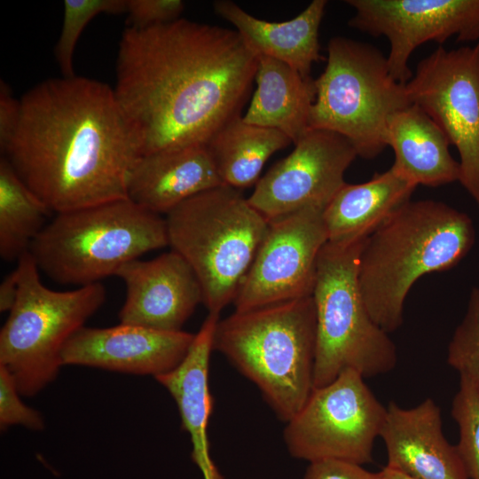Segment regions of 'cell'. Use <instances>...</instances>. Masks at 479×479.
Segmentation results:
<instances>
[{"mask_svg": "<svg viewBox=\"0 0 479 479\" xmlns=\"http://www.w3.org/2000/svg\"><path fill=\"white\" fill-rule=\"evenodd\" d=\"M412 104L443 130L459 156V182L479 208V41L438 47L405 83Z\"/></svg>", "mask_w": 479, "mask_h": 479, "instance_id": "obj_11", "label": "cell"}, {"mask_svg": "<svg viewBox=\"0 0 479 479\" xmlns=\"http://www.w3.org/2000/svg\"><path fill=\"white\" fill-rule=\"evenodd\" d=\"M386 409L380 437L387 467L414 479H469L456 445L444 436L441 409L433 399L409 409L390 402Z\"/></svg>", "mask_w": 479, "mask_h": 479, "instance_id": "obj_17", "label": "cell"}, {"mask_svg": "<svg viewBox=\"0 0 479 479\" xmlns=\"http://www.w3.org/2000/svg\"><path fill=\"white\" fill-rule=\"evenodd\" d=\"M257 56L236 30L180 18L128 27L119 43L116 99L141 155L206 145L241 116Z\"/></svg>", "mask_w": 479, "mask_h": 479, "instance_id": "obj_1", "label": "cell"}, {"mask_svg": "<svg viewBox=\"0 0 479 479\" xmlns=\"http://www.w3.org/2000/svg\"><path fill=\"white\" fill-rule=\"evenodd\" d=\"M364 379L347 369L330 383L313 389L302 408L286 422L283 437L292 457L310 463L372 462L387 409Z\"/></svg>", "mask_w": 479, "mask_h": 479, "instance_id": "obj_10", "label": "cell"}, {"mask_svg": "<svg viewBox=\"0 0 479 479\" xmlns=\"http://www.w3.org/2000/svg\"><path fill=\"white\" fill-rule=\"evenodd\" d=\"M167 246L165 218L122 199L56 214L28 252L56 283L82 287Z\"/></svg>", "mask_w": 479, "mask_h": 479, "instance_id": "obj_5", "label": "cell"}, {"mask_svg": "<svg viewBox=\"0 0 479 479\" xmlns=\"http://www.w3.org/2000/svg\"><path fill=\"white\" fill-rule=\"evenodd\" d=\"M326 4L313 0L299 15L282 22L258 19L229 0L216 1L213 5L257 57L281 61L310 77L312 65L321 59L318 31Z\"/></svg>", "mask_w": 479, "mask_h": 479, "instance_id": "obj_20", "label": "cell"}, {"mask_svg": "<svg viewBox=\"0 0 479 479\" xmlns=\"http://www.w3.org/2000/svg\"><path fill=\"white\" fill-rule=\"evenodd\" d=\"M447 363L479 386V287L471 290L465 316L449 342Z\"/></svg>", "mask_w": 479, "mask_h": 479, "instance_id": "obj_28", "label": "cell"}, {"mask_svg": "<svg viewBox=\"0 0 479 479\" xmlns=\"http://www.w3.org/2000/svg\"><path fill=\"white\" fill-rule=\"evenodd\" d=\"M303 479H382V473L368 471L349 461L324 459L310 462Z\"/></svg>", "mask_w": 479, "mask_h": 479, "instance_id": "obj_31", "label": "cell"}, {"mask_svg": "<svg viewBox=\"0 0 479 479\" xmlns=\"http://www.w3.org/2000/svg\"><path fill=\"white\" fill-rule=\"evenodd\" d=\"M51 211L27 186L9 161L0 160V255L19 260L46 225Z\"/></svg>", "mask_w": 479, "mask_h": 479, "instance_id": "obj_25", "label": "cell"}, {"mask_svg": "<svg viewBox=\"0 0 479 479\" xmlns=\"http://www.w3.org/2000/svg\"><path fill=\"white\" fill-rule=\"evenodd\" d=\"M386 142L395 155L392 168L414 185L437 187L459 181V164L451 155L448 138L419 106L412 104L391 116Z\"/></svg>", "mask_w": 479, "mask_h": 479, "instance_id": "obj_21", "label": "cell"}, {"mask_svg": "<svg viewBox=\"0 0 479 479\" xmlns=\"http://www.w3.org/2000/svg\"><path fill=\"white\" fill-rule=\"evenodd\" d=\"M194 334L120 324L108 328L82 327L67 342L61 364L158 375L176 368L187 354Z\"/></svg>", "mask_w": 479, "mask_h": 479, "instance_id": "obj_16", "label": "cell"}, {"mask_svg": "<svg viewBox=\"0 0 479 479\" xmlns=\"http://www.w3.org/2000/svg\"><path fill=\"white\" fill-rule=\"evenodd\" d=\"M314 84L310 129L342 136L365 160L388 146L389 119L412 105L405 84L393 77L387 58L374 46L346 37L330 39L325 70Z\"/></svg>", "mask_w": 479, "mask_h": 479, "instance_id": "obj_9", "label": "cell"}, {"mask_svg": "<svg viewBox=\"0 0 479 479\" xmlns=\"http://www.w3.org/2000/svg\"><path fill=\"white\" fill-rule=\"evenodd\" d=\"M365 240L327 241L319 254L312 293L314 388L347 369L368 378L390 372L397 363L395 343L373 320L359 290L357 266Z\"/></svg>", "mask_w": 479, "mask_h": 479, "instance_id": "obj_7", "label": "cell"}, {"mask_svg": "<svg viewBox=\"0 0 479 479\" xmlns=\"http://www.w3.org/2000/svg\"><path fill=\"white\" fill-rule=\"evenodd\" d=\"M323 211L307 208L269 222L233 301L235 311L312 295L319 254L328 241Z\"/></svg>", "mask_w": 479, "mask_h": 479, "instance_id": "obj_12", "label": "cell"}, {"mask_svg": "<svg viewBox=\"0 0 479 479\" xmlns=\"http://www.w3.org/2000/svg\"><path fill=\"white\" fill-rule=\"evenodd\" d=\"M127 0H65L64 19L55 57L62 76H74V55L86 26L98 15L126 12Z\"/></svg>", "mask_w": 479, "mask_h": 479, "instance_id": "obj_26", "label": "cell"}, {"mask_svg": "<svg viewBox=\"0 0 479 479\" xmlns=\"http://www.w3.org/2000/svg\"><path fill=\"white\" fill-rule=\"evenodd\" d=\"M20 100L16 129L1 153L51 212L128 199L141 149L114 88L62 76L38 83Z\"/></svg>", "mask_w": 479, "mask_h": 479, "instance_id": "obj_2", "label": "cell"}, {"mask_svg": "<svg viewBox=\"0 0 479 479\" xmlns=\"http://www.w3.org/2000/svg\"><path fill=\"white\" fill-rule=\"evenodd\" d=\"M184 9L181 0H127L128 27L146 28L170 23L180 19Z\"/></svg>", "mask_w": 479, "mask_h": 479, "instance_id": "obj_30", "label": "cell"}, {"mask_svg": "<svg viewBox=\"0 0 479 479\" xmlns=\"http://www.w3.org/2000/svg\"><path fill=\"white\" fill-rule=\"evenodd\" d=\"M382 479H414L397 469L385 467L382 470Z\"/></svg>", "mask_w": 479, "mask_h": 479, "instance_id": "obj_34", "label": "cell"}, {"mask_svg": "<svg viewBox=\"0 0 479 479\" xmlns=\"http://www.w3.org/2000/svg\"><path fill=\"white\" fill-rule=\"evenodd\" d=\"M475 241L470 216L434 200H408L365 240L357 282L376 325L389 334L404 321L407 294L418 279L458 265Z\"/></svg>", "mask_w": 479, "mask_h": 479, "instance_id": "obj_3", "label": "cell"}, {"mask_svg": "<svg viewBox=\"0 0 479 479\" xmlns=\"http://www.w3.org/2000/svg\"><path fill=\"white\" fill-rule=\"evenodd\" d=\"M126 286L121 324L164 332L181 331L200 302V284L188 263L170 250L155 258L134 260L116 273Z\"/></svg>", "mask_w": 479, "mask_h": 479, "instance_id": "obj_15", "label": "cell"}, {"mask_svg": "<svg viewBox=\"0 0 479 479\" xmlns=\"http://www.w3.org/2000/svg\"><path fill=\"white\" fill-rule=\"evenodd\" d=\"M169 246L194 271L208 313L233 302L269 222L240 190L223 185L182 202L165 217Z\"/></svg>", "mask_w": 479, "mask_h": 479, "instance_id": "obj_6", "label": "cell"}, {"mask_svg": "<svg viewBox=\"0 0 479 479\" xmlns=\"http://www.w3.org/2000/svg\"><path fill=\"white\" fill-rule=\"evenodd\" d=\"M219 314L208 313L181 363L155 380L175 400L183 430L192 444V459L202 470L205 479H222L209 456L207 427L213 410L208 387V370L214 349L215 332Z\"/></svg>", "mask_w": 479, "mask_h": 479, "instance_id": "obj_19", "label": "cell"}, {"mask_svg": "<svg viewBox=\"0 0 479 479\" xmlns=\"http://www.w3.org/2000/svg\"><path fill=\"white\" fill-rule=\"evenodd\" d=\"M357 157L342 136L309 129L290 154L259 178L247 200L268 222L307 208L325 209Z\"/></svg>", "mask_w": 479, "mask_h": 479, "instance_id": "obj_14", "label": "cell"}, {"mask_svg": "<svg viewBox=\"0 0 479 479\" xmlns=\"http://www.w3.org/2000/svg\"><path fill=\"white\" fill-rule=\"evenodd\" d=\"M416 187L392 167L365 183H345L323 211L328 241L366 239L411 200Z\"/></svg>", "mask_w": 479, "mask_h": 479, "instance_id": "obj_22", "label": "cell"}, {"mask_svg": "<svg viewBox=\"0 0 479 479\" xmlns=\"http://www.w3.org/2000/svg\"><path fill=\"white\" fill-rule=\"evenodd\" d=\"M20 100L17 99L10 87L0 82V151L10 141L19 121Z\"/></svg>", "mask_w": 479, "mask_h": 479, "instance_id": "obj_32", "label": "cell"}, {"mask_svg": "<svg viewBox=\"0 0 479 479\" xmlns=\"http://www.w3.org/2000/svg\"><path fill=\"white\" fill-rule=\"evenodd\" d=\"M16 269L19 293L0 332V365L20 395L30 397L55 380L65 345L104 304L106 293L100 282L69 291L50 289L28 251Z\"/></svg>", "mask_w": 479, "mask_h": 479, "instance_id": "obj_8", "label": "cell"}, {"mask_svg": "<svg viewBox=\"0 0 479 479\" xmlns=\"http://www.w3.org/2000/svg\"><path fill=\"white\" fill-rule=\"evenodd\" d=\"M316 310L312 295L234 311L218 321L214 349L260 390L287 422L314 389Z\"/></svg>", "mask_w": 479, "mask_h": 479, "instance_id": "obj_4", "label": "cell"}, {"mask_svg": "<svg viewBox=\"0 0 479 479\" xmlns=\"http://www.w3.org/2000/svg\"><path fill=\"white\" fill-rule=\"evenodd\" d=\"M223 185L207 145H191L141 155L130 173L127 197L161 216Z\"/></svg>", "mask_w": 479, "mask_h": 479, "instance_id": "obj_18", "label": "cell"}, {"mask_svg": "<svg viewBox=\"0 0 479 479\" xmlns=\"http://www.w3.org/2000/svg\"><path fill=\"white\" fill-rule=\"evenodd\" d=\"M291 143L284 133L246 122L238 116L206 145L224 185L240 190L257 183L268 159Z\"/></svg>", "mask_w": 479, "mask_h": 479, "instance_id": "obj_24", "label": "cell"}, {"mask_svg": "<svg viewBox=\"0 0 479 479\" xmlns=\"http://www.w3.org/2000/svg\"><path fill=\"white\" fill-rule=\"evenodd\" d=\"M19 293V273L15 268L0 285V311H10L13 307Z\"/></svg>", "mask_w": 479, "mask_h": 479, "instance_id": "obj_33", "label": "cell"}, {"mask_svg": "<svg viewBox=\"0 0 479 479\" xmlns=\"http://www.w3.org/2000/svg\"><path fill=\"white\" fill-rule=\"evenodd\" d=\"M355 10L349 26L389 43V71L401 83L412 76L408 61L424 43L479 41V0H347Z\"/></svg>", "mask_w": 479, "mask_h": 479, "instance_id": "obj_13", "label": "cell"}, {"mask_svg": "<svg viewBox=\"0 0 479 479\" xmlns=\"http://www.w3.org/2000/svg\"><path fill=\"white\" fill-rule=\"evenodd\" d=\"M451 412L459 428L456 447L467 476L479 479V386L465 375H459Z\"/></svg>", "mask_w": 479, "mask_h": 479, "instance_id": "obj_27", "label": "cell"}, {"mask_svg": "<svg viewBox=\"0 0 479 479\" xmlns=\"http://www.w3.org/2000/svg\"><path fill=\"white\" fill-rule=\"evenodd\" d=\"M22 425L34 430L44 428L43 416L36 410L27 406L20 398L14 379L8 370L0 365V427Z\"/></svg>", "mask_w": 479, "mask_h": 479, "instance_id": "obj_29", "label": "cell"}, {"mask_svg": "<svg viewBox=\"0 0 479 479\" xmlns=\"http://www.w3.org/2000/svg\"><path fill=\"white\" fill-rule=\"evenodd\" d=\"M255 82L256 89L243 120L277 130L295 144L310 129L314 80L281 61L259 56Z\"/></svg>", "mask_w": 479, "mask_h": 479, "instance_id": "obj_23", "label": "cell"}]
</instances>
